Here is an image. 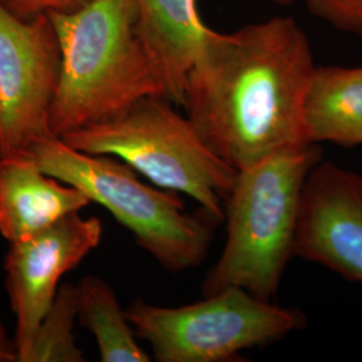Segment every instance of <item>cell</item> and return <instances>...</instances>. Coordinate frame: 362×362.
<instances>
[{
	"label": "cell",
	"mask_w": 362,
	"mask_h": 362,
	"mask_svg": "<svg viewBox=\"0 0 362 362\" xmlns=\"http://www.w3.org/2000/svg\"><path fill=\"white\" fill-rule=\"evenodd\" d=\"M314 69L310 40L293 18L212 30L187 79L182 107L212 152L239 170L309 144L303 101Z\"/></svg>",
	"instance_id": "1"
},
{
	"label": "cell",
	"mask_w": 362,
	"mask_h": 362,
	"mask_svg": "<svg viewBox=\"0 0 362 362\" xmlns=\"http://www.w3.org/2000/svg\"><path fill=\"white\" fill-rule=\"evenodd\" d=\"M47 15L61 47L50 115L55 137L113 119L146 97H165L140 34L136 0H88Z\"/></svg>",
	"instance_id": "2"
},
{
	"label": "cell",
	"mask_w": 362,
	"mask_h": 362,
	"mask_svg": "<svg viewBox=\"0 0 362 362\" xmlns=\"http://www.w3.org/2000/svg\"><path fill=\"white\" fill-rule=\"evenodd\" d=\"M320 161V146L306 144L238 170L226 202V245L202 284L203 297L239 287L262 300L274 299L296 257L305 184Z\"/></svg>",
	"instance_id": "3"
},
{
	"label": "cell",
	"mask_w": 362,
	"mask_h": 362,
	"mask_svg": "<svg viewBox=\"0 0 362 362\" xmlns=\"http://www.w3.org/2000/svg\"><path fill=\"white\" fill-rule=\"evenodd\" d=\"M28 155L45 173L107 209L164 270L188 272L207 258L216 224L188 215L176 192L145 184L127 163L79 152L55 136L34 144Z\"/></svg>",
	"instance_id": "4"
},
{
	"label": "cell",
	"mask_w": 362,
	"mask_h": 362,
	"mask_svg": "<svg viewBox=\"0 0 362 362\" xmlns=\"http://www.w3.org/2000/svg\"><path fill=\"white\" fill-rule=\"evenodd\" d=\"M165 97H146L113 119L61 137L89 155L116 157L156 187L184 194L219 224L238 170L215 155Z\"/></svg>",
	"instance_id": "5"
},
{
	"label": "cell",
	"mask_w": 362,
	"mask_h": 362,
	"mask_svg": "<svg viewBox=\"0 0 362 362\" xmlns=\"http://www.w3.org/2000/svg\"><path fill=\"white\" fill-rule=\"evenodd\" d=\"M125 313L157 362L233 361L240 351L269 346L306 325L299 309L262 300L239 287L179 308L134 299Z\"/></svg>",
	"instance_id": "6"
},
{
	"label": "cell",
	"mask_w": 362,
	"mask_h": 362,
	"mask_svg": "<svg viewBox=\"0 0 362 362\" xmlns=\"http://www.w3.org/2000/svg\"><path fill=\"white\" fill-rule=\"evenodd\" d=\"M61 74L52 19H22L0 0V156L26 155L50 129Z\"/></svg>",
	"instance_id": "7"
},
{
	"label": "cell",
	"mask_w": 362,
	"mask_h": 362,
	"mask_svg": "<svg viewBox=\"0 0 362 362\" xmlns=\"http://www.w3.org/2000/svg\"><path fill=\"white\" fill-rule=\"evenodd\" d=\"M103 223L69 215L52 227L8 243L4 285L15 317V344L23 362L39 325L61 286L62 276L79 266L103 240Z\"/></svg>",
	"instance_id": "8"
},
{
	"label": "cell",
	"mask_w": 362,
	"mask_h": 362,
	"mask_svg": "<svg viewBox=\"0 0 362 362\" xmlns=\"http://www.w3.org/2000/svg\"><path fill=\"white\" fill-rule=\"evenodd\" d=\"M296 257L362 284V175L320 161L305 184Z\"/></svg>",
	"instance_id": "9"
},
{
	"label": "cell",
	"mask_w": 362,
	"mask_h": 362,
	"mask_svg": "<svg viewBox=\"0 0 362 362\" xmlns=\"http://www.w3.org/2000/svg\"><path fill=\"white\" fill-rule=\"evenodd\" d=\"M90 199L45 173L26 155L0 156V235L16 242L81 212Z\"/></svg>",
	"instance_id": "10"
},
{
	"label": "cell",
	"mask_w": 362,
	"mask_h": 362,
	"mask_svg": "<svg viewBox=\"0 0 362 362\" xmlns=\"http://www.w3.org/2000/svg\"><path fill=\"white\" fill-rule=\"evenodd\" d=\"M139 28L163 81L165 97L182 106L187 79L212 28L196 0H136Z\"/></svg>",
	"instance_id": "11"
},
{
	"label": "cell",
	"mask_w": 362,
	"mask_h": 362,
	"mask_svg": "<svg viewBox=\"0 0 362 362\" xmlns=\"http://www.w3.org/2000/svg\"><path fill=\"white\" fill-rule=\"evenodd\" d=\"M309 144L362 145V66L314 69L303 101Z\"/></svg>",
	"instance_id": "12"
},
{
	"label": "cell",
	"mask_w": 362,
	"mask_h": 362,
	"mask_svg": "<svg viewBox=\"0 0 362 362\" xmlns=\"http://www.w3.org/2000/svg\"><path fill=\"white\" fill-rule=\"evenodd\" d=\"M78 320L97 341L103 362H149L121 308L116 291L103 278L86 275L77 285Z\"/></svg>",
	"instance_id": "13"
},
{
	"label": "cell",
	"mask_w": 362,
	"mask_h": 362,
	"mask_svg": "<svg viewBox=\"0 0 362 362\" xmlns=\"http://www.w3.org/2000/svg\"><path fill=\"white\" fill-rule=\"evenodd\" d=\"M77 320V285L61 284L23 362L85 361L74 337Z\"/></svg>",
	"instance_id": "14"
},
{
	"label": "cell",
	"mask_w": 362,
	"mask_h": 362,
	"mask_svg": "<svg viewBox=\"0 0 362 362\" xmlns=\"http://www.w3.org/2000/svg\"><path fill=\"white\" fill-rule=\"evenodd\" d=\"M278 3H291L293 0H274ZM311 13L321 16L334 26L362 33V0H300Z\"/></svg>",
	"instance_id": "15"
},
{
	"label": "cell",
	"mask_w": 362,
	"mask_h": 362,
	"mask_svg": "<svg viewBox=\"0 0 362 362\" xmlns=\"http://www.w3.org/2000/svg\"><path fill=\"white\" fill-rule=\"evenodd\" d=\"M86 1L88 0H4V4L16 16L31 19L39 13L71 11Z\"/></svg>",
	"instance_id": "16"
},
{
	"label": "cell",
	"mask_w": 362,
	"mask_h": 362,
	"mask_svg": "<svg viewBox=\"0 0 362 362\" xmlns=\"http://www.w3.org/2000/svg\"><path fill=\"white\" fill-rule=\"evenodd\" d=\"M0 362H19L15 339L8 336L7 329L0 320Z\"/></svg>",
	"instance_id": "17"
},
{
	"label": "cell",
	"mask_w": 362,
	"mask_h": 362,
	"mask_svg": "<svg viewBox=\"0 0 362 362\" xmlns=\"http://www.w3.org/2000/svg\"><path fill=\"white\" fill-rule=\"evenodd\" d=\"M1 1H3V3H4V0H1Z\"/></svg>",
	"instance_id": "18"
}]
</instances>
